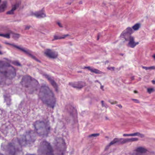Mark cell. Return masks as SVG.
I'll use <instances>...</instances> for the list:
<instances>
[{
    "mask_svg": "<svg viewBox=\"0 0 155 155\" xmlns=\"http://www.w3.org/2000/svg\"><path fill=\"white\" fill-rule=\"evenodd\" d=\"M39 96L42 102L48 106L53 108L56 104V99L53 92L48 87L43 86L40 89Z\"/></svg>",
    "mask_w": 155,
    "mask_h": 155,
    "instance_id": "6da1fadb",
    "label": "cell"
},
{
    "mask_svg": "<svg viewBox=\"0 0 155 155\" xmlns=\"http://www.w3.org/2000/svg\"><path fill=\"white\" fill-rule=\"evenodd\" d=\"M21 84L27 92L31 94L37 91L40 87L38 81L30 75H25L23 77Z\"/></svg>",
    "mask_w": 155,
    "mask_h": 155,
    "instance_id": "7a4b0ae2",
    "label": "cell"
},
{
    "mask_svg": "<svg viewBox=\"0 0 155 155\" xmlns=\"http://www.w3.org/2000/svg\"><path fill=\"white\" fill-rule=\"evenodd\" d=\"M0 72L9 79H12L16 76L15 68L8 63L4 61H0Z\"/></svg>",
    "mask_w": 155,
    "mask_h": 155,
    "instance_id": "3957f363",
    "label": "cell"
},
{
    "mask_svg": "<svg viewBox=\"0 0 155 155\" xmlns=\"http://www.w3.org/2000/svg\"><path fill=\"white\" fill-rule=\"evenodd\" d=\"M54 152L57 155H64L66 150V145L64 139L57 138L54 142Z\"/></svg>",
    "mask_w": 155,
    "mask_h": 155,
    "instance_id": "277c9868",
    "label": "cell"
},
{
    "mask_svg": "<svg viewBox=\"0 0 155 155\" xmlns=\"http://www.w3.org/2000/svg\"><path fill=\"white\" fill-rule=\"evenodd\" d=\"M36 133L41 137H46L49 133V128L46 123L41 121L36 122L34 124Z\"/></svg>",
    "mask_w": 155,
    "mask_h": 155,
    "instance_id": "5b68a950",
    "label": "cell"
},
{
    "mask_svg": "<svg viewBox=\"0 0 155 155\" xmlns=\"http://www.w3.org/2000/svg\"><path fill=\"white\" fill-rule=\"evenodd\" d=\"M38 153L40 155H53L54 150L49 142L44 141L41 142L39 145Z\"/></svg>",
    "mask_w": 155,
    "mask_h": 155,
    "instance_id": "8992f818",
    "label": "cell"
},
{
    "mask_svg": "<svg viewBox=\"0 0 155 155\" xmlns=\"http://www.w3.org/2000/svg\"><path fill=\"white\" fill-rule=\"evenodd\" d=\"M36 139V134L33 131H29L22 135L20 139V143L23 146L32 144Z\"/></svg>",
    "mask_w": 155,
    "mask_h": 155,
    "instance_id": "52a82bcc",
    "label": "cell"
},
{
    "mask_svg": "<svg viewBox=\"0 0 155 155\" xmlns=\"http://www.w3.org/2000/svg\"><path fill=\"white\" fill-rule=\"evenodd\" d=\"M66 112L67 117L73 122L77 121V113L75 108L71 106H67L66 108Z\"/></svg>",
    "mask_w": 155,
    "mask_h": 155,
    "instance_id": "ba28073f",
    "label": "cell"
},
{
    "mask_svg": "<svg viewBox=\"0 0 155 155\" xmlns=\"http://www.w3.org/2000/svg\"><path fill=\"white\" fill-rule=\"evenodd\" d=\"M133 32V30L130 27H128L122 32L121 35H120V37L123 38L126 41H127L130 40V38L132 37L131 36Z\"/></svg>",
    "mask_w": 155,
    "mask_h": 155,
    "instance_id": "9c48e42d",
    "label": "cell"
},
{
    "mask_svg": "<svg viewBox=\"0 0 155 155\" xmlns=\"http://www.w3.org/2000/svg\"><path fill=\"white\" fill-rule=\"evenodd\" d=\"M44 54L47 56L51 59H56L58 55V53L56 51L51 49H47L44 51Z\"/></svg>",
    "mask_w": 155,
    "mask_h": 155,
    "instance_id": "30bf717a",
    "label": "cell"
},
{
    "mask_svg": "<svg viewBox=\"0 0 155 155\" xmlns=\"http://www.w3.org/2000/svg\"><path fill=\"white\" fill-rule=\"evenodd\" d=\"M16 148L15 145V144H9L8 145H7L6 148V151L7 152V153L11 155H14L16 153Z\"/></svg>",
    "mask_w": 155,
    "mask_h": 155,
    "instance_id": "8fae6325",
    "label": "cell"
},
{
    "mask_svg": "<svg viewBox=\"0 0 155 155\" xmlns=\"http://www.w3.org/2000/svg\"><path fill=\"white\" fill-rule=\"evenodd\" d=\"M7 44L9 45H10V46H12V47H15L16 48H17V49H19V50H20V51H23V52H24V53H25V54H27L28 55H29V56H30L33 59H35V60H36V61H38V62H40V61H39V60L37 59L36 58L35 56H34L33 55H32L31 53H30L29 51H27L25 49H23V48L22 47H19V46H16V45H15L12 44H10V43H7Z\"/></svg>",
    "mask_w": 155,
    "mask_h": 155,
    "instance_id": "7c38bea8",
    "label": "cell"
},
{
    "mask_svg": "<svg viewBox=\"0 0 155 155\" xmlns=\"http://www.w3.org/2000/svg\"><path fill=\"white\" fill-rule=\"evenodd\" d=\"M69 85L73 88L77 89H81L86 86V83L84 82L79 81L76 82H70L69 83Z\"/></svg>",
    "mask_w": 155,
    "mask_h": 155,
    "instance_id": "4fadbf2b",
    "label": "cell"
},
{
    "mask_svg": "<svg viewBox=\"0 0 155 155\" xmlns=\"http://www.w3.org/2000/svg\"><path fill=\"white\" fill-rule=\"evenodd\" d=\"M33 15L38 18H43L45 17L46 16V14L44 11V8L42 9L40 11L33 13Z\"/></svg>",
    "mask_w": 155,
    "mask_h": 155,
    "instance_id": "5bb4252c",
    "label": "cell"
},
{
    "mask_svg": "<svg viewBox=\"0 0 155 155\" xmlns=\"http://www.w3.org/2000/svg\"><path fill=\"white\" fill-rule=\"evenodd\" d=\"M45 75V76L46 77L47 79L48 80L49 82L50 83V84L52 85V86H53L54 88L55 89V90H56V91H58V86L57 84V83H56V82H55L52 78H50L49 75Z\"/></svg>",
    "mask_w": 155,
    "mask_h": 155,
    "instance_id": "9a60e30c",
    "label": "cell"
},
{
    "mask_svg": "<svg viewBox=\"0 0 155 155\" xmlns=\"http://www.w3.org/2000/svg\"><path fill=\"white\" fill-rule=\"evenodd\" d=\"M129 41V42L128 44V46L131 48L135 47L138 44V42H135L134 38L132 36L130 38V40Z\"/></svg>",
    "mask_w": 155,
    "mask_h": 155,
    "instance_id": "2e32d148",
    "label": "cell"
},
{
    "mask_svg": "<svg viewBox=\"0 0 155 155\" xmlns=\"http://www.w3.org/2000/svg\"><path fill=\"white\" fill-rule=\"evenodd\" d=\"M138 140L137 138H128L122 140V142H121V144H123L130 142H136Z\"/></svg>",
    "mask_w": 155,
    "mask_h": 155,
    "instance_id": "e0dca14e",
    "label": "cell"
},
{
    "mask_svg": "<svg viewBox=\"0 0 155 155\" xmlns=\"http://www.w3.org/2000/svg\"><path fill=\"white\" fill-rule=\"evenodd\" d=\"M85 69L89 70V71H91V72H93V73H96V74H101L102 73V72L101 71L97 70V69H95L93 67H85Z\"/></svg>",
    "mask_w": 155,
    "mask_h": 155,
    "instance_id": "ac0fdd59",
    "label": "cell"
},
{
    "mask_svg": "<svg viewBox=\"0 0 155 155\" xmlns=\"http://www.w3.org/2000/svg\"><path fill=\"white\" fill-rule=\"evenodd\" d=\"M124 137H135V136H139L140 138L144 137V135H142L139 132H136V133L129 134H124Z\"/></svg>",
    "mask_w": 155,
    "mask_h": 155,
    "instance_id": "d6986e66",
    "label": "cell"
},
{
    "mask_svg": "<svg viewBox=\"0 0 155 155\" xmlns=\"http://www.w3.org/2000/svg\"><path fill=\"white\" fill-rule=\"evenodd\" d=\"M136 151H137L138 153L143 154V153H146L147 151V150L145 148H144L143 147H139L136 149Z\"/></svg>",
    "mask_w": 155,
    "mask_h": 155,
    "instance_id": "ffe728a7",
    "label": "cell"
},
{
    "mask_svg": "<svg viewBox=\"0 0 155 155\" xmlns=\"http://www.w3.org/2000/svg\"><path fill=\"white\" fill-rule=\"evenodd\" d=\"M7 1H5L0 6V13L3 12L6 10V9H7Z\"/></svg>",
    "mask_w": 155,
    "mask_h": 155,
    "instance_id": "44dd1931",
    "label": "cell"
},
{
    "mask_svg": "<svg viewBox=\"0 0 155 155\" xmlns=\"http://www.w3.org/2000/svg\"><path fill=\"white\" fill-rule=\"evenodd\" d=\"M69 35H55L54 36L53 40H59V39H64L66 37Z\"/></svg>",
    "mask_w": 155,
    "mask_h": 155,
    "instance_id": "7402d4cb",
    "label": "cell"
},
{
    "mask_svg": "<svg viewBox=\"0 0 155 155\" xmlns=\"http://www.w3.org/2000/svg\"><path fill=\"white\" fill-rule=\"evenodd\" d=\"M120 140V139H117V138H116V139H115L113 140V141L112 142H111V143H110V144H109V146H107V148H108L109 146H111L113 145H114V144L117 143L118 142H119Z\"/></svg>",
    "mask_w": 155,
    "mask_h": 155,
    "instance_id": "603a6c76",
    "label": "cell"
},
{
    "mask_svg": "<svg viewBox=\"0 0 155 155\" xmlns=\"http://www.w3.org/2000/svg\"><path fill=\"white\" fill-rule=\"evenodd\" d=\"M17 7H18L17 5H16L15 6H14L11 10L10 11H8V12H7V14H13L15 11L16 9V8H17Z\"/></svg>",
    "mask_w": 155,
    "mask_h": 155,
    "instance_id": "cb8c5ba5",
    "label": "cell"
},
{
    "mask_svg": "<svg viewBox=\"0 0 155 155\" xmlns=\"http://www.w3.org/2000/svg\"><path fill=\"white\" fill-rule=\"evenodd\" d=\"M141 26V25L139 23H137L136 24L133 26V29L134 31H137L138 29H139L140 27Z\"/></svg>",
    "mask_w": 155,
    "mask_h": 155,
    "instance_id": "d4e9b609",
    "label": "cell"
},
{
    "mask_svg": "<svg viewBox=\"0 0 155 155\" xmlns=\"http://www.w3.org/2000/svg\"><path fill=\"white\" fill-rule=\"evenodd\" d=\"M143 69H146V70H153V69H155V67L153 66V67H143Z\"/></svg>",
    "mask_w": 155,
    "mask_h": 155,
    "instance_id": "484cf974",
    "label": "cell"
},
{
    "mask_svg": "<svg viewBox=\"0 0 155 155\" xmlns=\"http://www.w3.org/2000/svg\"><path fill=\"white\" fill-rule=\"evenodd\" d=\"M154 91V89L152 88H149L147 89V91L149 94H151L152 92H153Z\"/></svg>",
    "mask_w": 155,
    "mask_h": 155,
    "instance_id": "4316f807",
    "label": "cell"
},
{
    "mask_svg": "<svg viewBox=\"0 0 155 155\" xmlns=\"http://www.w3.org/2000/svg\"><path fill=\"white\" fill-rule=\"evenodd\" d=\"M0 36L4 37L9 38H10V35L9 34H0Z\"/></svg>",
    "mask_w": 155,
    "mask_h": 155,
    "instance_id": "83f0119b",
    "label": "cell"
},
{
    "mask_svg": "<svg viewBox=\"0 0 155 155\" xmlns=\"http://www.w3.org/2000/svg\"><path fill=\"white\" fill-rule=\"evenodd\" d=\"M99 135V134H93L89 135V137H97Z\"/></svg>",
    "mask_w": 155,
    "mask_h": 155,
    "instance_id": "f1b7e54d",
    "label": "cell"
},
{
    "mask_svg": "<svg viewBox=\"0 0 155 155\" xmlns=\"http://www.w3.org/2000/svg\"><path fill=\"white\" fill-rule=\"evenodd\" d=\"M132 100L133 101V102L135 103H139L140 101L139 100H137V99H132Z\"/></svg>",
    "mask_w": 155,
    "mask_h": 155,
    "instance_id": "f546056e",
    "label": "cell"
},
{
    "mask_svg": "<svg viewBox=\"0 0 155 155\" xmlns=\"http://www.w3.org/2000/svg\"><path fill=\"white\" fill-rule=\"evenodd\" d=\"M152 82V83L154 84H155V81L154 80H153V81H152V82Z\"/></svg>",
    "mask_w": 155,
    "mask_h": 155,
    "instance_id": "4dcf8cb0",
    "label": "cell"
},
{
    "mask_svg": "<svg viewBox=\"0 0 155 155\" xmlns=\"http://www.w3.org/2000/svg\"><path fill=\"white\" fill-rule=\"evenodd\" d=\"M152 57H153L154 58V59H155V55H153V56H152Z\"/></svg>",
    "mask_w": 155,
    "mask_h": 155,
    "instance_id": "1f68e13d",
    "label": "cell"
},
{
    "mask_svg": "<svg viewBox=\"0 0 155 155\" xmlns=\"http://www.w3.org/2000/svg\"><path fill=\"white\" fill-rule=\"evenodd\" d=\"M134 92H136V93H137V91H134Z\"/></svg>",
    "mask_w": 155,
    "mask_h": 155,
    "instance_id": "d6a6232c",
    "label": "cell"
},
{
    "mask_svg": "<svg viewBox=\"0 0 155 155\" xmlns=\"http://www.w3.org/2000/svg\"><path fill=\"white\" fill-rule=\"evenodd\" d=\"M0 54H2V52H1V51H0Z\"/></svg>",
    "mask_w": 155,
    "mask_h": 155,
    "instance_id": "836d02e7",
    "label": "cell"
},
{
    "mask_svg": "<svg viewBox=\"0 0 155 155\" xmlns=\"http://www.w3.org/2000/svg\"><path fill=\"white\" fill-rule=\"evenodd\" d=\"M1 0H0V3H1Z\"/></svg>",
    "mask_w": 155,
    "mask_h": 155,
    "instance_id": "e575fe53",
    "label": "cell"
}]
</instances>
